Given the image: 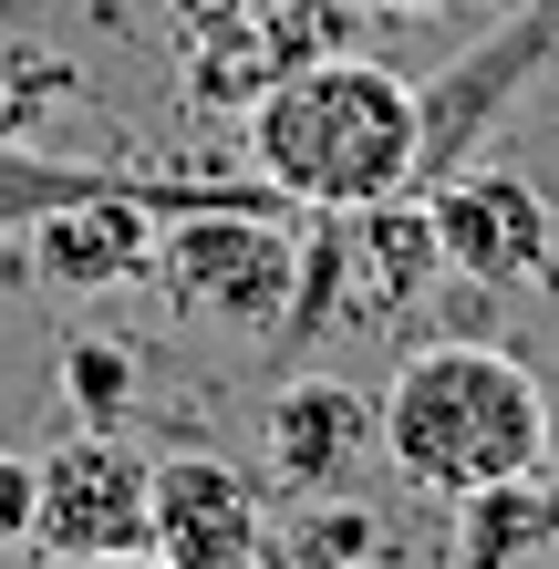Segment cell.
Segmentation results:
<instances>
[{
  "label": "cell",
  "mask_w": 559,
  "mask_h": 569,
  "mask_svg": "<svg viewBox=\"0 0 559 569\" xmlns=\"http://www.w3.org/2000/svg\"><path fill=\"white\" fill-rule=\"evenodd\" d=\"M383 415V466L425 497H477L508 477H539L549 466V383L518 362L508 342H415L393 362V383L373 393Z\"/></svg>",
  "instance_id": "6da1fadb"
},
{
  "label": "cell",
  "mask_w": 559,
  "mask_h": 569,
  "mask_svg": "<svg viewBox=\"0 0 559 569\" xmlns=\"http://www.w3.org/2000/svg\"><path fill=\"white\" fill-rule=\"evenodd\" d=\"M249 166L290 208H373L415 187V83L363 52H321L249 104Z\"/></svg>",
  "instance_id": "7a4b0ae2"
},
{
  "label": "cell",
  "mask_w": 559,
  "mask_h": 569,
  "mask_svg": "<svg viewBox=\"0 0 559 569\" xmlns=\"http://www.w3.org/2000/svg\"><path fill=\"white\" fill-rule=\"evenodd\" d=\"M446 280V249H436V208L405 187V197H373V208H321V228L301 239V290H290V342H321V331H373V321H405L425 290Z\"/></svg>",
  "instance_id": "3957f363"
},
{
  "label": "cell",
  "mask_w": 559,
  "mask_h": 569,
  "mask_svg": "<svg viewBox=\"0 0 559 569\" xmlns=\"http://www.w3.org/2000/svg\"><path fill=\"white\" fill-rule=\"evenodd\" d=\"M187 321L218 331H280L301 290V239H290L280 197H228V208H177L156 228V270Z\"/></svg>",
  "instance_id": "277c9868"
},
{
  "label": "cell",
  "mask_w": 559,
  "mask_h": 569,
  "mask_svg": "<svg viewBox=\"0 0 559 569\" xmlns=\"http://www.w3.org/2000/svg\"><path fill=\"white\" fill-rule=\"evenodd\" d=\"M156 508V456L124 446V425H73L52 456H31V549L62 569L146 549Z\"/></svg>",
  "instance_id": "5b68a950"
},
{
  "label": "cell",
  "mask_w": 559,
  "mask_h": 569,
  "mask_svg": "<svg viewBox=\"0 0 559 569\" xmlns=\"http://www.w3.org/2000/svg\"><path fill=\"white\" fill-rule=\"evenodd\" d=\"M549 52H559V0H518L487 42H467L436 83H415V197H436L456 166H477L487 124L518 104V83H529Z\"/></svg>",
  "instance_id": "8992f818"
},
{
  "label": "cell",
  "mask_w": 559,
  "mask_h": 569,
  "mask_svg": "<svg viewBox=\"0 0 559 569\" xmlns=\"http://www.w3.org/2000/svg\"><path fill=\"white\" fill-rule=\"evenodd\" d=\"M146 549L167 569H259L270 559V487H259L239 456H208V446L156 456Z\"/></svg>",
  "instance_id": "52a82bcc"
},
{
  "label": "cell",
  "mask_w": 559,
  "mask_h": 569,
  "mask_svg": "<svg viewBox=\"0 0 559 569\" xmlns=\"http://www.w3.org/2000/svg\"><path fill=\"white\" fill-rule=\"evenodd\" d=\"M425 208H436L446 280H477V290H539L549 280L559 228H549V197L518 166H456Z\"/></svg>",
  "instance_id": "ba28073f"
},
{
  "label": "cell",
  "mask_w": 559,
  "mask_h": 569,
  "mask_svg": "<svg viewBox=\"0 0 559 569\" xmlns=\"http://www.w3.org/2000/svg\"><path fill=\"white\" fill-rule=\"evenodd\" d=\"M363 456H383V415H373L363 383L290 373L270 405H259V466H270V487H290V497H342L363 477Z\"/></svg>",
  "instance_id": "9c48e42d"
},
{
  "label": "cell",
  "mask_w": 559,
  "mask_h": 569,
  "mask_svg": "<svg viewBox=\"0 0 559 569\" xmlns=\"http://www.w3.org/2000/svg\"><path fill=\"white\" fill-rule=\"evenodd\" d=\"M156 197L146 187H83V197H62V208H42L31 228H11V249L31 259V280H52V290H124V280H146L156 270Z\"/></svg>",
  "instance_id": "30bf717a"
},
{
  "label": "cell",
  "mask_w": 559,
  "mask_h": 569,
  "mask_svg": "<svg viewBox=\"0 0 559 569\" xmlns=\"http://www.w3.org/2000/svg\"><path fill=\"white\" fill-rule=\"evenodd\" d=\"M539 549H559V477H549V466H539V477H508V487L456 497L446 569H518V559H539Z\"/></svg>",
  "instance_id": "8fae6325"
},
{
  "label": "cell",
  "mask_w": 559,
  "mask_h": 569,
  "mask_svg": "<svg viewBox=\"0 0 559 569\" xmlns=\"http://www.w3.org/2000/svg\"><path fill=\"white\" fill-rule=\"evenodd\" d=\"M352 559H383L373 508H352V497H311V518H290L280 549L259 559V569H352Z\"/></svg>",
  "instance_id": "7c38bea8"
},
{
  "label": "cell",
  "mask_w": 559,
  "mask_h": 569,
  "mask_svg": "<svg viewBox=\"0 0 559 569\" xmlns=\"http://www.w3.org/2000/svg\"><path fill=\"white\" fill-rule=\"evenodd\" d=\"M83 187H104V166H62V156H31L0 136V239L31 228L42 208H62V197H83Z\"/></svg>",
  "instance_id": "4fadbf2b"
},
{
  "label": "cell",
  "mask_w": 559,
  "mask_h": 569,
  "mask_svg": "<svg viewBox=\"0 0 559 569\" xmlns=\"http://www.w3.org/2000/svg\"><path fill=\"white\" fill-rule=\"evenodd\" d=\"M62 405H73V425H124V405H136V352L124 342H62Z\"/></svg>",
  "instance_id": "5bb4252c"
},
{
  "label": "cell",
  "mask_w": 559,
  "mask_h": 569,
  "mask_svg": "<svg viewBox=\"0 0 559 569\" xmlns=\"http://www.w3.org/2000/svg\"><path fill=\"white\" fill-rule=\"evenodd\" d=\"M11 539H31V456L0 446V549Z\"/></svg>",
  "instance_id": "9a60e30c"
},
{
  "label": "cell",
  "mask_w": 559,
  "mask_h": 569,
  "mask_svg": "<svg viewBox=\"0 0 559 569\" xmlns=\"http://www.w3.org/2000/svg\"><path fill=\"white\" fill-rule=\"evenodd\" d=\"M167 11H177L187 31H218V21H249L259 0H167Z\"/></svg>",
  "instance_id": "2e32d148"
},
{
  "label": "cell",
  "mask_w": 559,
  "mask_h": 569,
  "mask_svg": "<svg viewBox=\"0 0 559 569\" xmlns=\"http://www.w3.org/2000/svg\"><path fill=\"white\" fill-rule=\"evenodd\" d=\"M352 11H373V21H415V11H436V0H352Z\"/></svg>",
  "instance_id": "e0dca14e"
},
{
  "label": "cell",
  "mask_w": 559,
  "mask_h": 569,
  "mask_svg": "<svg viewBox=\"0 0 559 569\" xmlns=\"http://www.w3.org/2000/svg\"><path fill=\"white\" fill-rule=\"evenodd\" d=\"M93 569H167V559H156V549H124V559H93Z\"/></svg>",
  "instance_id": "ac0fdd59"
},
{
  "label": "cell",
  "mask_w": 559,
  "mask_h": 569,
  "mask_svg": "<svg viewBox=\"0 0 559 569\" xmlns=\"http://www.w3.org/2000/svg\"><path fill=\"white\" fill-rule=\"evenodd\" d=\"M352 569H383V559H352Z\"/></svg>",
  "instance_id": "d6986e66"
}]
</instances>
